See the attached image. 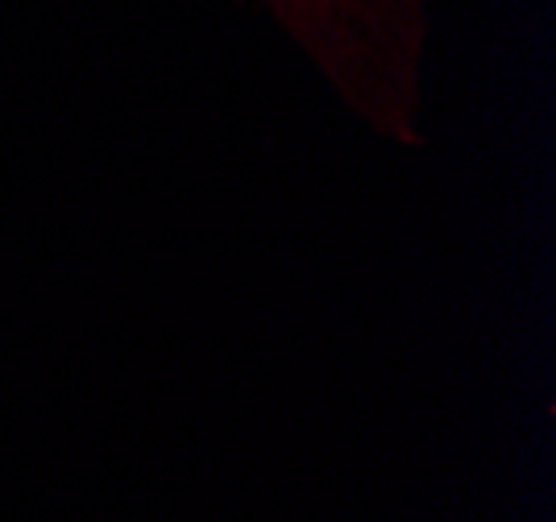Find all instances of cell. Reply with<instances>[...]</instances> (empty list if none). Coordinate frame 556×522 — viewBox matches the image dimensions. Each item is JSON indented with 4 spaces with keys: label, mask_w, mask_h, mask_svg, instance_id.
<instances>
[{
    "label": "cell",
    "mask_w": 556,
    "mask_h": 522,
    "mask_svg": "<svg viewBox=\"0 0 556 522\" xmlns=\"http://www.w3.org/2000/svg\"><path fill=\"white\" fill-rule=\"evenodd\" d=\"M366 125L419 141L432 0H254Z\"/></svg>",
    "instance_id": "6da1fadb"
}]
</instances>
